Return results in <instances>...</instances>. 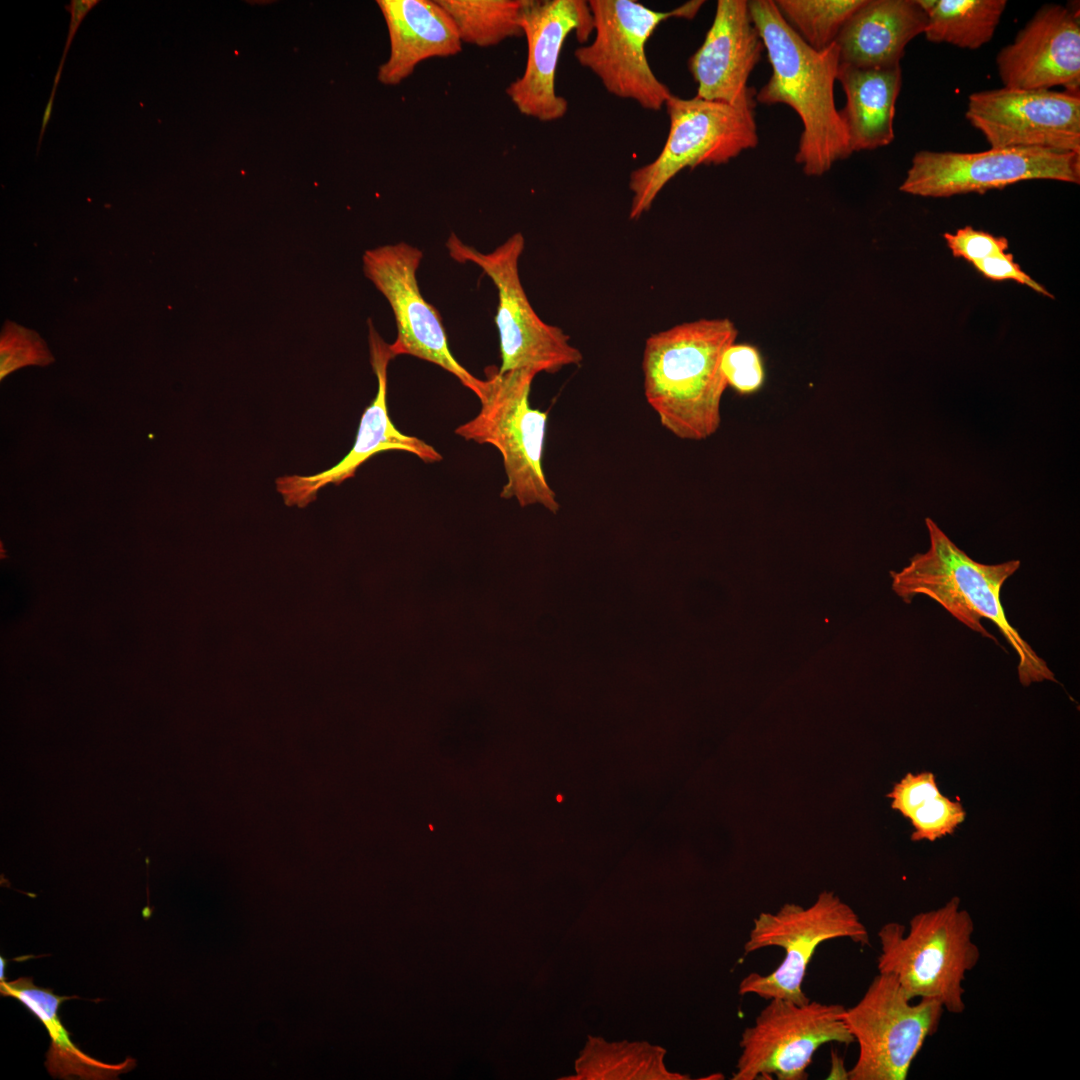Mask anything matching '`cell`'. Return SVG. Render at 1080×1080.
Masks as SVG:
<instances>
[{"label": "cell", "mask_w": 1080, "mask_h": 1080, "mask_svg": "<svg viewBox=\"0 0 1080 1080\" xmlns=\"http://www.w3.org/2000/svg\"><path fill=\"white\" fill-rule=\"evenodd\" d=\"M748 6L772 68L756 102L785 104L797 113L803 128L795 161L806 175L821 176L853 153L834 99L838 46L811 48L785 22L773 0H752Z\"/></svg>", "instance_id": "cell-1"}, {"label": "cell", "mask_w": 1080, "mask_h": 1080, "mask_svg": "<svg viewBox=\"0 0 1080 1080\" xmlns=\"http://www.w3.org/2000/svg\"><path fill=\"white\" fill-rule=\"evenodd\" d=\"M737 334L728 318H702L647 338L644 395L661 425L677 438L700 441L718 430L727 387L721 359Z\"/></svg>", "instance_id": "cell-2"}, {"label": "cell", "mask_w": 1080, "mask_h": 1080, "mask_svg": "<svg viewBox=\"0 0 1080 1080\" xmlns=\"http://www.w3.org/2000/svg\"><path fill=\"white\" fill-rule=\"evenodd\" d=\"M929 548L917 553L901 571L890 572L893 591L905 602L924 595L940 604L974 632L997 642L983 626L992 621L1018 656L1017 673L1023 686L1057 682L1047 663L1008 621L1001 589L1020 567L1019 560L983 564L959 548L931 518L925 519Z\"/></svg>", "instance_id": "cell-3"}, {"label": "cell", "mask_w": 1080, "mask_h": 1080, "mask_svg": "<svg viewBox=\"0 0 1080 1080\" xmlns=\"http://www.w3.org/2000/svg\"><path fill=\"white\" fill-rule=\"evenodd\" d=\"M974 930L973 918L960 908L958 897L915 914L907 932L901 923H885L878 931L877 969L893 975L910 999H934L945 1011L962 1014L963 982L981 957Z\"/></svg>", "instance_id": "cell-4"}, {"label": "cell", "mask_w": 1080, "mask_h": 1080, "mask_svg": "<svg viewBox=\"0 0 1080 1080\" xmlns=\"http://www.w3.org/2000/svg\"><path fill=\"white\" fill-rule=\"evenodd\" d=\"M536 375L529 370L493 369L485 380L479 413L459 425L455 434L499 450L507 477L501 497L514 498L521 506L539 504L555 513L560 506L542 466L548 415L529 400Z\"/></svg>", "instance_id": "cell-5"}, {"label": "cell", "mask_w": 1080, "mask_h": 1080, "mask_svg": "<svg viewBox=\"0 0 1080 1080\" xmlns=\"http://www.w3.org/2000/svg\"><path fill=\"white\" fill-rule=\"evenodd\" d=\"M669 132L658 156L630 173L629 218L648 211L666 184L685 168L721 165L758 144L755 108L671 95Z\"/></svg>", "instance_id": "cell-6"}, {"label": "cell", "mask_w": 1080, "mask_h": 1080, "mask_svg": "<svg viewBox=\"0 0 1080 1080\" xmlns=\"http://www.w3.org/2000/svg\"><path fill=\"white\" fill-rule=\"evenodd\" d=\"M524 244L523 235L517 232L493 251L484 253L451 233L446 248L456 262H470L480 267L497 289L495 322L501 354L498 372L555 373L566 366L580 364L583 355L561 328L544 322L532 307L519 274Z\"/></svg>", "instance_id": "cell-7"}, {"label": "cell", "mask_w": 1080, "mask_h": 1080, "mask_svg": "<svg viewBox=\"0 0 1080 1080\" xmlns=\"http://www.w3.org/2000/svg\"><path fill=\"white\" fill-rule=\"evenodd\" d=\"M838 938H848L862 946L870 942L859 916L833 892H821L807 908L787 903L776 913H760L753 920L745 953L778 947L784 950V958L768 975L752 972L744 977L738 987L739 994L797 1004L809 1002L802 989L807 967L821 943Z\"/></svg>", "instance_id": "cell-8"}, {"label": "cell", "mask_w": 1080, "mask_h": 1080, "mask_svg": "<svg viewBox=\"0 0 1080 1080\" xmlns=\"http://www.w3.org/2000/svg\"><path fill=\"white\" fill-rule=\"evenodd\" d=\"M703 3L692 0L661 12L633 0L588 1L595 36L590 44L578 47L574 56L610 94L659 111L672 92L653 73L645 44L662 22L669 18L691 20Z\"/></svg>", "instance_id": "cell-9"}, {"label": "cell", "mask_w": 1080, "mask_h": 1080, "mask_svg": "<svg viewBox=\"0 0 1080 1080\" xmlns=\"http://www.w3.org/2000/svg\"><path fill=\"white\" fill-rule=\"evenodd\" d=\"M944 1011L934 999L921 998L912 1003L893 975L878 973L862 998L843 1014L859 1047L847 1079H907L925 1041L937 1031Z\"/></svg>", "instance_id": "cell-10"}, {"label": "cell", "mask_w": 1080, "mask_h": 1080, "mask_svg": "<svg viewBox=\"0 0 1080 1080\" xmlns=\"http://www.w3.org/2000/svg\"><path fill=\"white\" fill-rule=\"evenodd\" d=\"M841 1004H797L770 999L752 1026L744 1029L733 1080H805L813 1055L827 1043L854 1042Z\"/></svg>", "instance_id": "cell-11"}, {"label": "cell", "mask_w": 1080, "mask_h": 1080, "mask_svg": "<svg viewBox=\"0 0 1080 1080\" xmlns=\"http://www.w3.org/2000/svg\"><path fill=\"white\" fill-rule=\"evenodd\" d=\"M1080 183V154L1042 148L977 153L919 151L899 189L922 197L985 193L1026 180Z\"/></svg>", "instance_id": "cell-12"}, {"label": "cell", "mask_w": 1080, "mask_h": 1080, "mask_svg": "<svg viewBox=\"0 0 1080 1080\" xmlns=\"http://www.w3.org/2000/svg\"><path fill=\"white\" fill-rule=\"evenodd\" d=\"M422 258L419 248L405 242L368 249L363 254L366 278L394 314L397 335L390 350L394 357L410 355L441 367L480 399L486 381L476 378L452 355L441 316L419 289L417 270Z\"/></svg>", "instance_id": "cell-13"}, {"label": "cell", "mask_w": 1080, "mask_h": 1080, "mask_svg": "<svg viewBox=\"0 0 1080 1080\" xmlns=\"http://www.w3.org/2000/svg\"><path fill=\"white\" fill-rule=\"evenodd\" d=\"M966 118L991 148L1080 154L1079 93L1001 88L972 93Z\"/></svg>", "instance_id": "cell-14"}, {"label": "cell", "mask_w": 1080, "mask_h": 1080, "mask_svg": "<svg viewBox=\"0 0 1080 1080\" xmlns=\"http://www.w3.org/2000/svg\"><path fill=\"white\" fill-rule=\"evenodd\" d=\"M520 25L527 40L526 66L506 93L523 115L540 121L558 120L568 110V101L555 90L560 53L570 33L575 32L578 41L585 43L594 32L589 4L583 0H522Z\"/></svg>", "instance_id": "cell-15"}, {"label": "cell", "mask_w": 1080, "mask_h": 1080, "mask_svg": "<svg viewBox=\"0 0 1080 1080\" xmlns=\"http://www.w3.org/2000/svg\"><path fill=\"white\" fill-rule=\"evenodd\" d=\"M370 363L377 379V392L364 410L351 450L331 468L312 475H286L276 479V489L288 506L305 507L327 485H339L353 477L374 455L398 450L412 453L425 463L442 460L441 454L425 441L403 434L393 424L387 408V369L394 359L390 344L368 320Z\"/></svg>", "instance_id": "cell-16"}, {"label": "cell", "mask_w": 1080, "mask_h": 1080, "mask_svg": "<svg viewBox=\"0 0 1080 1080\" xmlns=\"http://www.w3.org/2000/svg\"><path fill=\"white\" fill-rule=\"evenodd\" d=\"M1005 88L1038 90L1063 86L1079 93L1080 21L1078 12L1049 4L1039 9L1015 40L996 57Z\"/></svg>", "instance_id": "cell-17"}, {"label": "cell", "mask_w": 1080, "mask_h": 1080, "mask_svg": "<svg viewBox=\"0 0 1080 1080\" xmlns=\"http://www.w3.org/2000/svg\"><path fill=\"white\" fill-rule=\"evenodd\" d=\"M765 50L748 1L718 0L702 45L688 59L696 96L733 106L756 107L748 79Z\"/></svg>", "instance_id": "cell-18"}, {"label": "cell", "mask_w": 1080, "mask_h": 1080, "mask_svg": "<svg viewBox=\"0 0 1080 1080\" xmlns=\"http://www.w3.org/2000/svg\"><path fill=\"white\" fill-rule=\"evenodd\" d=\"M389 40V58L378 69V80L397 85L429 58L461 51L462 41L448 13L431 0H378Z\"/></svg>", "instance_id": "cell-19"}, {"label": "cell", "mask_w": 1080, "mask_h": 1080, "mask_svg": "<svg viewBox=\"0 0 1080 1080\" xmlns=\"http://www.w3.org/2000/svg\"><path fill=\"white\" fill-rule=\"evenodd\" d=\"M927 15L918 0H865L840 29V64L858 68L900 65L906 45L925 32Z\"/></svg>", "instance_id": "cell-20"}, {"label": "cell", "mask_w": 1080, "mask_h": 1080, "mask_svg": "<svg viewBox=\"0 0 1080 1080\" xmlns=\"http://www.w3.org/2000/svg\"><path fill=\"white\" fill-rule=\"evenodd\" d=\"M837 81L846 105L839 110L852 152L873 150L894 140L895 103L902 83L900 65L858 68L840 64Z\"/></svg>", "instance_id": "cell-21"}, {"label": "cell", "mask_w": 1080, "mask_h": 1080, "mask_svg": "<svg viewBox=\"0 0 1080 1080\" xmlns=\"http://www.w3.org/2000/svg\"><path fill=\"white\" fill-rule=\"evenodd\" d=\"M0 993L18 1000L47 1030L51 1043L44 1064L53 1078L115 1079L136 1066L135 1059L130 1057L118 1064L104 1063L83 1052L71 1040L58 1011L64 1001L77 996L56 995L51 988L35 985L32 977L0 981Z\"/></svg>", "instance_id": "cell-22"}, {"label": "cell", "mask_w": 1080, "mask_h": 1080, "mask_svg": "<svg viewBox=\"0 0 1080 1080\" xmlns=\"http://www.w3.org/2000/svg\"><path fill=\"white\" fill-rule=\"evenodd\" d=\"M664 1048L648 1042H608L589 1036L575 1062L580 1080H683L665 1065Z\"/></svg>", "instance_id": "cell-23"}, {"label": "cell", "mask_w": 1080, "mask_h": 1080, "mask_svg": "<svg viewBox=\"0 0 1080 1080\" xmlns=\"http://www.w3.org/2000/svg\"><path fill=\"white\" fill-rule=\"evenodd\" d=\"M927 15L925 36L935 43L977 49L989 42L1005 0H918Z\"/></svg>", "instance_id": "cell-24"}, {"label": "cell", "mask_w": 1080, "mask_h": 1080, "mask_svg": "<svg viewBox=\"0 0 1080 1080\" xmlns=\"http://www.w3.org/2000/svg\"><path fill=\"white\" fill-rule=\"evenodd\" d=\"M453 20L465 43L488 47L524 36L520 25L522 0H437Z\"/></svg>", "instance_id": "cell-25"}, {"label": "cell", "mask_w": 1080, "mask_h": 1080, "mask_svg": "<svg viewBox=\"0 0 1080 1080\" xmlns=\"http://www.w3.org/2000/svg\"><path fill=\"white\" fill-rule=\"evenodd\" d=\"M865 0H777L785 22L811 48L824 50L835 43L848 18Z\"/></svg>", "instance_id": "cell-26"}, {"label": "cell", "mask_w": 1080, "mask_h": 1080, "mask_svg": "<svg viewBox=\"0 0 1080 1080\" xmlns=\"http://www.w3.org/2000/svg\"><path fill=\"white\" fill-rule=\"evenodd\" d=\"M54 361L45 341L33 330L6 321L0 336V380L26 366H47Z\"/></svg>", "instance_id": "cell-27"}, {"label": "cell", "mask_w": 1080, "mask_h": 1080, "mask_svg": "<svg viewBox=\"0 0 1080 1080\" xmlns=\"http://www.w3.org/2000/svg\"><path fill=\"white\" fill-rule=\"evenodd\" d=\"M965 811L959 801H952L941 793L917 808L910 820L914 827L911 839L934 841L952 834L965 819Z\"/></svg>", "instance_id": "cell-28"}, {"label": "cell", "mask_w": 1080, "mask_h": 1080, "mask_svg": "<svg viewBox=\"0 0 1080 1080\" xmlns=\"http://www.w3.org/2000/svg\"><path fill=\"white\" fill-rule=\"evenodd\" d=\"M721 370L727 386L742 395L757 392L764 384L765 372L758 349L750 344L733 343L723 353Z\"/></svg>", "instance_id": "cell-29"}, {"label": "cell", "mask_w": 1080, "mask_h": 1080, "mask_svg": "<svg viewBox=\"0 0 1080 1080\" xmlns=\"http://www.w3.org/2000/svg\"><path fill=\"white\" fill-rule=\"evenodd\" d=\"M943 237L954 257L964 258L971 263L1002 255L1008 249V240L1005 237H997L970 226L960 228L954 234L944 233Z\"/></svg>", "instance_id": "cell-30"}, {"label": "cell", "mask_w": 1080, "mask_h": 1080, "mask_svg": "<svg viewBox=\"0 0 1080 1080\" xmlns=\"http://www.w3.org/2000/svg\"><path fill=\"white\" fill-rule=\"evenodd\" d=\"M939 794L934 774L921 772L908 773L887 796L892 799L891 807L909 819L917 808Z\"/></svg>", "instance_id": "cell-31"}, {"label": "cell", "mask_w": 1080, "mask_h": 1080, "mask_svg": "<svg viewBox=\"0 0 1080 1080\" xmlns=\"http://www.w3.org/2000/svg\"><path fill=\"white\" fill-rule=\"evenodd\" d=\"M972 264L976 268V270L987 279L995 281L1007 279L1014 280L1018 283L1030 287L1034 291L1044 296L1053 298V295L1048 290H1046L1041 284L1033 280L1021 269V267L1014 261L1013 254L1011 253L990 256Z\"/></svg>", "instance_id": "cell-32"}, {"label": "cell", "mask_w": 1080, "mask_h": 1080, "mask_svg": "<svg viewBox=\"0 0 1080 1080\" xmlns=\"http://www.w3.org/2000/svg\"><path fill=\"white\" fill-rule=\"evenodd\" d=\"M98 3L99 0H72L70 4L66 5L65 8L67 11H69L71 18L68 28L67 39L59 64L60 67L64 66L66 56L81 22L84 20L89 11L94 8Z\"/></svg>", "instance_id": "cell-33"}, {"label": "cell", "mask_w": 1080, "mask_h": 1080, "mask_svg": "<svg viewBox=\"0 0 1080 1080\" xmlns=\"http://www.w3.org/2000/svg\"><path fill=\"white\" fill-rule=\"evenodd\" d=\"M5 967H6V960L1 956L0 957V981L6 980V978H5Z\"/></svg>", "instance_id": "cell-34"}]
</instances>
